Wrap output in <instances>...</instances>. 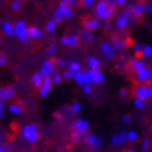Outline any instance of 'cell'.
<instances>
[{
  "label": "cell",
  "instance_id": "cell-1",
  "mask_svg": "<svg viewBox=\"0 0 152 152\" xmlns=\"http://www.w3.org/2000/svg\"><path fill=\"white\" fill-rule=\"evenodd\" d=\"M94 14L99 20L109 21L115 14V6L108 4L104 0H99L94 6Z\"/></svg>",
  "mask_w": 152,
  "mask_h": 152
},
{
  "label": "cell",
  "instance_id": "cell-2",
  "mask_svg": "<svg viewBox=\"0 0 152 152\" xmlns=\"http://www.w3.org/2000/svg\"><path fill=\"white\" fill-rule=\"evenodd\" d=\"M21 136L26 142L35 143L40 139V129L36 124H27L21 129Z\"/></svg>",
  "mask_w": 152,
  "mask_h": 152
},
{
  "label": "cell",
  "instance_id": "cell-3",
  "mask_svg": "<svg viewBox=\"0 0 152 152\" xmlns=\"http://www.w3.org/2000/svg\"><path fill=\"white\" fill-rule=\"evenodd\" d=\"M73 16V10L72 7L67 6L62 0L59 1L58 6L56 7L55 10H53V19H55L57 22H61L63 20H68Z\"/></svg>",
  "mask_w": 152,
  "mask_h": 152
},
{
  "label": "cell",
  "instance_id": "cell-4",
  "mask_svg": "<svg viewBox=\"0 0 152 152\" xmlns=\"http://www.w3.org/2000/svg\"><path fill=\"white\" fill-rule=\"evenodd\" d=\"M14 30H15V36L19 39V41L26 42L30 39L28 37V26L26 25L25 21H22V20L16 21L14 25Z\"/></svg>",
  "mask_w": 152,
  "mask_h": 152
},
{
  "label": "cell",
  "instance_id": "cell-5",
  "mask_svg": "<svg viewBox=\"0 0 152 152\" xmlns=\"http://www.w3.org/2000/svg\"><path fill=\"white\" fill-rule=\"evenodd\" d=\"M131 18H132L131 10L129 9V7L124 9L123 12H121L119 16L116 18V20H115V26H116V28H119V30L126 28L127 25H129V22H130V20H131Z\"/></svg>",
  "mask_w": 152,
  "mask_h": 152
},
{
  "label": "cell",
  "instance_id": "cell-6",
  "mask_svg": "<svg viewBox=\"0 0 152 152\" xmlns=\"http://www.w3.org/2000/svg\"><path fill=\"white\" fill-rule=\"evenodd\" d=\"M129 9L131 10L132 18L134 19H141L145 12L147 11V4L145 1H139V3H131L129 4Z\"/></svg>",
  "mask_w": 152,
  "mask_h": 152
},
{
  "label": "cell",
  "instance_id": "cell-7",
  "mask_svg": "<svg viewBox=\"0 0 152 152\" xmlns=\"http://www.w3.org/2000/svg\"><path fill=\"white\" fill-rule=\"evenodd\" d=\"M84 143L90 150H99L103 145V139L94 134H87L84 137Z\"/></svg>",
  "mask_w": 152,
  "mask_h": 152
},
{
  "label": "cell",
  "instance_id": "cell-8",
  "mask_svg": "<svg viewBox=\"0 0 152 152\" xmlns=\"http://www.w3.org/2000/svg\"><path fill=\"white\" fill-rule=\"evenodd\" d=\"M79 42H80V37H79V35H75V34L64 35L61 37V43L67 47H77Z\"/></svg>",
  "mask_w": 152,
  "mask_h": 152
},
{
  "label": "cell",
  "instance_id": "cell-9",
  "mask_svg": "<svg viewBox=\"0 0 152 152\" xmlns=\"http://www.w3.org/2000/svg\"><path fill=\"white\" fill-rule=\"evenodd\" d=\"M57 69H56V64L53 61H50V59H46L45 62L42 63L41 68H40V73L43 75L45 78L46 77H52V74L55 73Z\"/></svg>",
  "mask_w": 152,
  "mask_h": 152
},
{
  "label": "cell",
  "instance_id": "cell-10",
  "mask_svg": "<svg viewBox=\"0 0 152 152\" xmlns=\"http://www.w3.org/2000/svg\"><path fill=\"white\" fill-rule=\"evenodd\" d=\"M100 51L103 53V56L106 57L108 59H113L114 57L116 56V48L114 47L111 43L106 42V41L100 43Z\"/></svg>",
  "mask_w": 152,
  "mask_h": 152
},
{
  "label": "cell",
  "instance_id": "cell-11",
  "mask_svg": "<svg viewBox=\"0 0 152 152\" xmlns=\"http://www.w3.org/2000/svg\"><path fill=\"white\" fill-rule=\"evenodd\" d=\"M83 26L84 28L89 30V31H95L100 27V20L96 16H87L83 20Z\"/></svg>",
  "mask_w": 152,
  "mask_h": 152
},
{
  "label": "cell",
  "instance_id": "cell-12",
  "mask_svg": "<svg viewBox=\"0 0 152 152\" xmlns=\"http://www.w3.org/2000/svg\"><path fill=\"white\" fill-rule=\"evenodd\" d=\"M111 145L114 146H123L129 142L127 140V131H121V132H115L111 136Z\"/></svg>",
  "mask_w": 152,
  "mask_h": 152
},
{
  "label": "cell",
  "instance_id": "cell-13",
  "mask_svg": "<svg viewBox=\"0 0 152 152\" xmlns=\"http://www.w3.org/2000/svg\"><path fill=\"white\" fill-rule=\"evenodd\" d=\"M89 123L86 120V119H82V118H78L75 119L73 123H72V130L73 131H82V132H88L89 131Z\"/></svg>",
  "mask_w": 152,
  "mask_h": 152
},
{
  "label": "cell",
  "instance_id": "cell-14",
  "mask_svg": "<svg viewBox=\"0 0 152 152\" xmlns=\"http://www.w3.org/2000/svg\"><path fill=\"white\" fill-rule=\"evenodd\" d=\"M134 95H135V98H137V99H141L145 102L146 99H148V86L143 84V83H140L139 86L135 87Z\"/></svg>",
  "mask_w": 152,
  "mask_h": 152
},
{
  "label": "cell",
  "instance_id": "cell-15",
  "mask_svg": "<svg viewBox=\"0 0 152 152\" xmlns=\"http://www.w3.org/2000/svg\"><path fill=\"white\" fill-rule=\"evenodd\" d=\"M73 79L75 80V83L82 88L84 84L87 83H92L90 82V78H89V74L87 73V71H78V72H74V75H73Z\"/></svg>",
  "mask_w": 152,
  "mask_h": 152
},
{
  "label": "cell",
  "instance_id": "cell-16",
  "mask_svg": "<svg viewBox=\"0 0 152 152\" xmlns=\"http://www.w3.org/2000/svg\"><path fill=\"white\" fill-rule=\"evenodd\" d=\"M53 84H55V83H53L52 77H46V78H45L42 86L40 87V92H39L40 96H41V98H46V96L48 95V93L51 92Z\"/></svg>",
  "mask_w": 152,
  "mask_h": 152
},
{
  "label": "cell",
  "instance_id": "cell-17",
  "mask_svg": "<svg viewBox=\"0 0 152 152\" xmlns=\"http://www.w3.org/2000/svg\"><path fill=\"white\" fill-rule=\"evenodd\" d=\"M86 71L89 74L90 82H92L93 84H100V83L104 82V74L99 69H90V68H88Z\"/></svg>",
  "mask_w": 152,
  "mask_h": 152
},
{
  "label": "cell",
  "instance_id": "cell-18",
  "mask_svg": "<svg viewBox=\"0 0 152 152\" xmlns=\"http://www.w3.org/2000/svg\"><path fill=\"white\" fill-rule=\"evenodd\" d=\"M136 80L140 83H145V82H150L152 80V68L145 67L142 71L136 73Z\"/></svg>",
  "mask_w": 152,
  "mask_h": 152
},
{
  "label": "cell",
  "instance_id": "cell-19",
  "mask_svg": "<svg viewBox=\"0 0 152 152\" xmlns=\"http://www.w3.org/2000/svg\"><path fill=\"white\" fill-rule=\"evenodd\" d=\"M15 96V89L11 86H6V87H0V99L6 102L10 100Z\"/></svg>",
  "mask_w": 152,
  "mask_h": 152
},
{
  "label": "cell",
  "instance_id": "cell-20",
  "mask_svg": "<svg viewBox=\"0 0 152 152\" xmlns=\"http://www.w3.org/2000/svg\"><path fill=\"white\" fill-rule=\"evenodd\" d=\"M111 45L116 50H120V48H125L127 46V40H124L123 37H119V36H113L111 37Z\"/></svg>",
  "mask_w": 152,
  "mask_h": 152
},
{
  "label": "cell",
  "instance_id": "cell-21",
  "mask_svg": "<svg viewBox=\"0 0 152 152\" xmlns=\"http://www.w3.org/2000/svg\"><path fill=\"white\" fill-rule=\"evenodd\" d=\"M28 37L32 40H41L43 37V32L37 26H31L28 27Z\"/></svg>",
  "mask_w": 152,
  "mask_h": 152
},
{
  "label": "cell",
  "instance_id": "cell-22",
  "mask_svg": "<svg viewBox=\"0 0 152 152\" xmlns=\"http://www.w3.org/2000/svg\"><path fill=\"white\" fill-rule=\"evenodd\" d=\"M7 110H9V113L14 114V115H21V114L25 111V108L21 103H12Z\"/></svg>",
  "mask_w": 152,
  "mask_h": 152
},
{
  "label": "cell",
  "instance_id": "cell-23",
  "mask_svg": "<svg viewBox=\"0 0 152 152\" xmlns=\"http://www.w3.org/2000/svg\"><path fill=\"white\" fill-rule=\"evenodd\" d=\"M87 134H88V132H82V131H73L71 140H72V142L74 143V145H78V143H80V142H84V137L87 136Z\"/></svg>",
  "mask_w": 152,
  "mask_h": 152
},
{
  "label": "cell",
  "instance_id": "cell-24",
  "mask_svg": "<svg viewBox=\"0 0 152 152\" xmlns=\"http://www.w3.org/2000/svg\"><path fill=\"white\" fill-rule=\"evenodd\" d=\"M79 37H80V40L84 41V42H92L94 40V35L92 34V31H89V30H87V28L80 30Z\"/></svg>",
  "mask_w": 152,
  "mask_h": 152
},
{
  "label": "cell",
  "instance_id": "cell-25",
  "mask_svg": "<svg viewBox=\"0 0 152 152\" xmlns=\"http://www.w3.org/2000/svg\"><path fill=\"white\" fill-rule=\"evenodd\" d=\"M1 30H3V32H4L5 35H7V36L15 35L14 25H12V22H10V21H4L3 25H1Z\"/></svg>",
  "mask_w": 152,
  "mask_h": 152
},
{
  "label": "cell",
  "instance_id": "cell-26",
  "mask_svg": "<svg viewBox=\"0 0 152 152\" xmlns=\"http://www.w3.org/2000/svg\"><path fill=\"white\" fill-rule=\"evenodd\" d=\"M43 79H45V77L39 72V73L32 74V77H31V83H32V86H34L35 88H39V89H40V87L42 86V83H43Z\"/></svg>",
  "mask_w": 152,
  "mask_h": 152
},
{
  "label": "cell",
  "instance_id": "cell-27",
  "mask_svg": "<svg viewBox=\"0 0 152 152\" xmlns=\"http://www.w3.org/2000/svg\"><path fill=\"white\" fill-rule=\"evenodd\" d=\"M145 67H146V63H145V61H142V59H134L131 62V68L135 73L142 71Z\"/></svg>",
  "mask_w": 152,
  "mask_h": 152
},
{
  "label": "cell",
  "instance_id": "cell-28",
  "mask_svg": "<svg viewBox=\"0 0 152 152\" xmlns=\"http://www.w3.org/2000/svg\"><path fill=\"white\" fill-rule=\"evenodd\" d=\"M88 68L90 69H99L100 68V61L96 57H89L88 58Z\"/></svg>",
  "mask_w": 152,
  "mask_h": 152
},
{
  "label": "cell",
  "instance_id": "cell-29",
  "mask_svg": "<svg viewBox=\"0 0 152 152\" xmlns=\"http://www.w3.org/2000/svg\"><path fill=\"white\" fill-rule=\"evenodd\" d=\"M57 25H58V22H57L55 19H51V20H48V21H47V24H46V31H47L48 34L53 32V31H55V30H56Z\"/></svg>",
  "mask_w": 152,
  "mask_h": 152
},
{
  "label": "cell",
  "instance_id": "cell-30",
  "mask_svg": "<svg viewBox=\"0 0 152 152\" xmlns=\"http://www.w3.org/2000/svg\"><path fill=\"white\" fill-rule=\"evenodd\" d=\"M141 55L143 58H148L152 56V46H143L142 47V51H141Z\"/></svg>",
  "mask_w": 152,
  "mask_h": 152
},
{
  "label": "cell",
  "instance_id": "cell-31",
  "mask_svg": "<svg viewBox=\"0 0 152 152\" xmlns=\"http://www.w3.org/2000/svg\"><path fill=\"white\" fill-rule=\"evenodd\" d=\"M68 69H72L73 72H78L80 71V63L77 62V61H71L68 63Z\"/></svg>",
  "mask_w": 152,
  "mask_h": 152
},
{
  "label": "cell",
  "instance_id": "cell-32",
  "mask_svg": "<svg viewBox=\"0 0 152 152\" xmlns=\"http://www.w3.org/2000/svg\"><path fill=\"white\" fill-rule=\"evenodd\" d=\"M137 139H139V134L136 132L135 130L127 131V140H129V142H135Z\"/></svg>",
  "mask_w": 152,
  "mask_h": 152
},
{
  "label": "cell",
  "instance_id": "cell-33",
  "mask_svg": "<svg viewBox=\"0 0 152 152\" xmlns=\"http://www.w3.org/2000/svg\"><path fill=\"white\" fill-rule=\"evenodd\" d=\"M82 110V104L80 103H78V102H74V103H72V105H71V113L72 114H78L79 111Z\"/></svg>",
  "mask_w": 152,
  "mask_h": 152
},
{
  "label": "cell",
  "instance_id": "cell-34",
  "mask_svg": "<svg viewBox=\"0 0 152 152\" xmlns=\"http://www.w3.org/2000/svg\"><path fill=\"white\" fill-rule=\"evenodd\" d=\"M58 51V46L56 43H51L50 46H48V50H47V53H48V56L50 57H53V56H56V53Z\"/></svg>",
  "mask_w": 152,
  "mask_h": 152
},
{
  "label": "cell",
  "instance_id": "cell-35",
  "mask_svg": "<svg viewBox=\"0 0 152 152\" xmlns=\"http://www.w3.org/2000/svg\"><path fill=\"white\" fill-rule=\"evenodd\" d=\"M82 90H83V93H84L86 95L90 94L93 92V83H87V84H84L82 87Z\"/></svg>",
  "mask_w": 152,
  "mask_h": 152
},
{
  "label": "cell",
  "instance_id": "cell-36",
  "mask_svg": "<svg viewBox=\"0 0 152 152\" xmlns=\"http://www.w3.org/2000/svg\"><path fill=\"white\" fill-rule=\"evenodd\" d=\"M55 64H56V68H64V67H68V63L66 62L64 59H62V58H56L55 61Z\"/></svg>",
  "mask_w": 152,
  "mask_h": 152
},
{
  "label": "cell",
  "instance_id": "cell-37",
  "mask_svg": "<svg viewBox=\"0 0 152 152\" xmlns=\"http://www.w3.org/2000/svg\"><path fill=\"white\" fill-rule=\"evenodd\" d=\"M150 147H151V141L148 139H143L141 142V150L143 152H147L150 150Z\"/></svg>",
  "mask_w": 152,
  "mask_h": 152
},
{
  "label": "cell",
  "instance_id": "cell-38",
  "mask_svg": "<svg viewBox=\"0 0 152 152\" xmlns=\"http://www.w3.org/2000/svg\"><path fill=\"white\" fill-rule=\"evenodd\" d=\"M134 105H135L136 109L142 110L143 108H145V102L141 100V99H137V98H135V99H134Z\"/></svg>",
  "mask_w": 152,
  "mask_h": 152
},
{
  "label": "cell",
  "instance_id": "cell-39",
  "mask_svg": "<svg viewBox=\"0 0 152 152\" xmlns=\"http://www.w3.org/2000/svg\"><path fill=\"white\" fill-rule=\"evenodd\" d=\"M21 6H22V3L20 1V0H14V1L11 3V5H10V7L14 11H19L21 9Z\"/></svg>",
  "mask_w": 152,
  "mask_h": 152
},
{
  "label": "cell",
  "instance_id": "cell-40",
  "mask_svg": "<svg viewBox=\"0 0 152 152\" xmlns=\"http://www.w3.org/2000/svg\"><path fill=\"white\" fill-rule=\"evenodd\" d=\"M73 75H74V72L72 69H66L62 74L63 79H73Z\"/></svg>",
  "mask_w": 152,
  "mask_h": 152
},
{
  "label": "cell",
  "instance_id": "cell-41",
  "mask_svg": "<svg viewBox=\"0 0 152 152\" xmlns=\"http://www.w3.org/2000/svg\"><path fill=\"white\" fill-rule=\"evenodd\" d=\"M52 79H53V83H55V84H58V83L62 82V75H61V74L56 71L55 73L52 74Z\"/></svg>",
  "mask_w": 152,
  "mask_h": 152
},
{
  "label": "cell",
  "instance_id": "cell-42",
  "mask_svg": "<svg viewBox=\"0 0 152 152\" xmlns=\"http://www.w3.org/2000/svg\"><path fill=\"white\" fill-rule=\"evenodd\" d=\"M125 4H127V0H111V5L113 6H124Z\"/></svg>",
  "mask_w": 152,
  "mask_h": 152
},
{
  "label": "cell",
  "instance_id": "cell-43",
  "mask_svg": "<svg viewBox=\"0 0 152 152\" xmlns=\"http://www.w3.org/2000/svg\"><path fill=\"white\" fill-rule=\"evenodd\" d=\"M5 111H6V106L4 104V100L0 99V119H3V116L5 115Z\"/></svg>",
  "mask_w": 152,
  "mask_h": 152
},
{
  "label": "cell",
  "instance_id": "cell-44",
  "mask_svg": "<svg viewBox=\"0 0 152 152\" xmlns=\"http://www.w3.org/2000/svg\"><path fill=\"white\" fill-rule=\"evenodd\" d=\"M94 3H95V0H80V4L86 7H90L92 5H94Z\"/></svg>",
  "mask_w": 152,
  "mask_h": 152
},
{
  "label": "cell",
  "instance_id": "cell-45",
  "mask_svg": "<svg viewBox=\"0 0 152 152\" xmlns=\"http://www.w3.org/2000/svg\"><path fill=\"white\" fill-rule=\"evenodd\" d=\"M62 1H63L67 6L72 7V9H73V7H74L75 5H77V0H62Z\"/></svg>",
  "mask_w": 152,
  "mask_h": 152
},
{
  "label": "cell",
  "instance_id": "cell-46",
  "mask_svg": "<svg viewBox=\"0 0 152 152\" xmlns=\"http://www.w3.org/2000/svg\"><path fill=\"white\" fill-rule=\"evenodd\" d=\"M121 121H123L124 124H130V123H131V115H129V114H125V115L121 116Z\"/></svg>",
  "mask_w": 152,
  "mask_h": 152
},
{
  "label": "cell",
  "instance_id": "cell-47",
  "mask_svg": "<svg viewBox=\"0 0 152 152\" xmlns=\"http://www.w3.org/2000/svg\"><path fill=\"white\" fill-rule=\"evenodd\" d=\"M6 61H7L6 55H4V53H0V67L5 66L6 64Z\"/></svg>",
  "mask_w": 152,
  "mask_h": 152
},
{
  "label": "cell",
  "instance_id": "cell-48",
  "mask_svg": "<svg viewBox=\"0 0 152 152\" xmlns=\"http://www.w3.org/2000/svg\"><path fill=\"white\" fill-rule=\"evenodd\" d=\"M132 50H134L136 53H141L142 46H141V45H139V43H136V45H134V46H132Z\"/></svg>",
  "mask_w": 152,
  "mask_h": 152
},
{
  "label": "cell",
  "instance_id": "cell-49",
  "mask_svg": "<svg viewBox=\"0 0 152 152\" xmlns=\"http://www.w3.org/2000/svg\"><path fill=\"white\" fill-rule=\"evenodd\" d=\"M127 94H129V93H127V90H126L125 88H121V89H120V96H121V98H124V99H125V98L127 96Z\"/></svg>",
  "mask_w": 152,
  "mask_h": 152
},
{
  "label": "cell",
  "instance_id": "cell-50",
  "mask_svg": "<svg viewBox=\"0 0 152 152\" xmlns=\"http://www.w3.org/2000/svg\"><path fill=\"white\" fill-rule=\"evenodd\" d=\"M110 27H111L110 22H109V21H104V28L106 30V31H109V30H110Z\"/></svg>",
  "mask_w": 152,
  "mask_h": 152
},
{
  "label": "cell",
  "instance_id": "cell-51",
  "mask_svg": "<svg viewBox=\"0 0 152 152\" xmlns=\"http://www.w3.org/2000/svg\"><path fill=\"white\" fill-rule=\"evenodd\" d=\"M5 148H6V152H10L11 151V145H10V143H5Z\"/></svg>",
  "mask_w": 152,
  "mask_h": 152
},
{
  "label": "cell",
  "instance_id": "cell-52",
  "mask_svg": "<svg viewBox=\"0 0 152 152\" xmlns=\"http://www.w3.org/2000/svg\"><path fill=\"white\" fill-rule=\"evenodd\" d=\"M148 14H152V4H147V11Z\"/></svg>",
  "mask_w": 152,
  "mask_h": 152
},
{
  "label": "cell",
  "instance_id": "cell-53",
  "mask_svg": "<svg viewBox=\"0 0 152 152\" xmlns=\"http://www.w3.org/2000/svg\"><path fill=\"white\" fill-rule=\"evenodd\" d=\"M148 98L152 99V86H148Z\"/></svg>",
  "mask_w": 152,
  "mask_h": 152
},
{
  "label": "cell",
  "instance_id": "cell-54",
  "mask_svg": "<svg viewBox=\"0 0 152 152\" xmlns=\"http://www.w3.org/2000/svg\"><path fill=\"white\" fill-rule=\"evenodd\" d=\"M0 152H6V148H5V145H4V143H3V145L0 143Z\"/></svg>",
  "mask_w": 152,
  "mask_h": 152
},
{
  "label": "cell",
  "instance_id": "cell-55",
  "mask_svg": "<svg viewBox=\"0 0 152 152\" xmlns=\"http://www.w3.org/2000/svg\"><path fill=\"white\" fill-rule=\"evenodd\" d=\"M125 152H140V151H137V150H134V148H129V150H126Z\"/></svg>",
  "mask_w": 152,
  "mask_h": 152
},
{
  "label": "cell",
  "instance_id": "cell-56",
  "mask_svg": "<svg viewBox=\"0 0 152 152\" xmlns=\"http://www.w3.org/2000/svg\"><path fill=\"white\" fill-rule=\"evenodd\" d=\"M1 137H3V132H1V130H0V142H1Z\"/></svg>",
  "mask_w": 152,
  "mask_h": 152
},
{
  "label": "cell",
  "instance_id": "cell-57",
  "mask_svg": "<svg viewBox=\"0 0 152 152\" xmlns=\"http://www.w3.org/2000/svg\"><path fill=\"white\" fill-rule=\"evenodd\" d=\"M25 152H32V151H25Z\"/></svg>",
  "mask_w": 152,
  "mask_h": 152
}]
</instances>
